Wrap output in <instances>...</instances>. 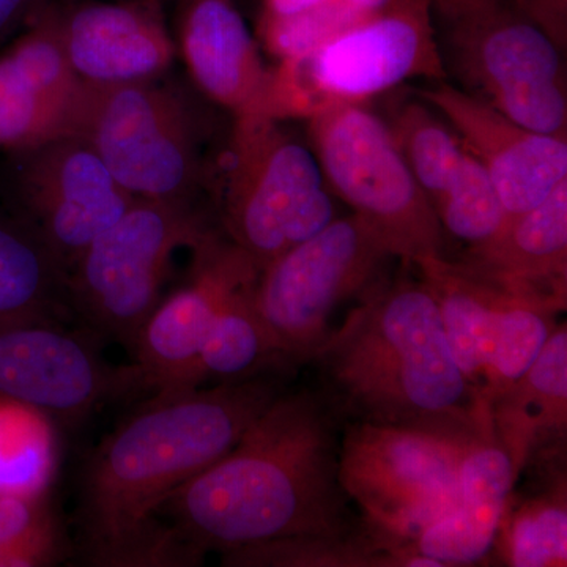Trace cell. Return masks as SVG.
<instances>
[{"label": "cell", "mask_w": 567, "mask_h": 567, "mask_svg": "<svg viewBox=\"0 0 567 567\" xmlns=\"http://www.w3.org/2000/svg\"><path fill=\"white\" fill-rule=\"evenodd\" d=\"M188 281L163 298L142 327L133 369L142 390L156 393L196 388V369L213 320L227 295L260 271L226 235H208L192 249Z\"/></svg>", "instance_id": "obj_15"}, {"label": "cell", "mask_w": 567, "mask_h": 567, "mask_svg": "<svg viewBox=\"0 0 567 567\" xmlns=\"http://www.w3.org/2000/svg\"><path fill=\"white\" fill-rule=\"evenodd\" d=\"M477 442L421 429L346 424L339 481L365 524L409 551L417 533L453 506L462 461Z\"/></svg>", "instance_id": "obj_10"}, {"label": "cell", "mask_w": 567, "mask_h": 567, "mask_svg": "<svg viewBox=\"0 0 567 567\" xmlns=\"http://www.w3.org/2000/svg\"><path fill=\"white\" fill-rule=\"evenodd\" d=\"M386 0H328L315 9L287 17H260L259 35L265 50L279 62L300 58L336 33L344 31Z\"/></svg>", "instance_id": "obj_30"}, {"label": "cell", "mask_w": 567, "mask_h": 567, "mask_svg": "<svg viewBox=\"0 0 567 567\" xmlns=\"http://www.w3.org/2000/svg\"><path fill=\"white\" fill-rule=\"evenodd\" d=\"M282 374L156 393L96 446L81 481L82 554L92 566L192 567L204 554L158 511L226 456L286 391Z\"/></svg>", "instance_id": "obj_1"}, {"label": "cell", "mask_w": 567, "mask_h": 567, "mask_svg": "<svg viewBox=\"0 0 567 567\" xmlns=\"http://www.w3.org/2000/svg\"><path fill=\"white\" fill-rule=\"evenodd\" d=\"M385 123L410 173L432 204L464 162V142L424 100L398 104Z\"/></svg>", "instance_id": "obj_27"}, {"label": "cell", "mask_w": 567, "mask_h": 567, "mask_svg": "<svg viewBox=\"0 0 567 567\" xmlns=\"http://www.w3.org/2000/svg\"><path fill=\"white\" fill-rule=\"evenodd\" d=\"M6 185L9 208L31 224L66 274L136 199L78 136L9 153Z\"/></svg>", "instance_id": "obj_13"}, {"label": "cell", "mask_w": 567, "mask_h": 567, "mask_svg": "<svg viewBox=\"0 0 567 567\" xmlns=\"http://www.w3.org/2000/svg\"><path fill=\"white\" fill-rule=\"evenodd\" d=\"M66 308L65 268L31 224L0 207V328L58 322Z\"/></svg>", "instance_id": "obj_23"}, {"label": "cell", "mask_w": 567, "mask_h": 567, "mask_svg": "<svg viewBox=\"0 0 567 567\" xmlns=\"http://www.w3.org/2000/svg\"><path fill=\"white\" fill-rule=\"evenodd\" d=\"M483 164L506 219L532 210L567 181V137L532 132L453 84L417 93Z\"/></svg>", "instance_id": "obj_17"}, {"label": "cell", "mask_w": 567, "mask_h": 567, "mask_svg": "<svg viewBox=\"0 0 567 567\" xmlns=\"http://www.w3.org/2000/svg\"><path fill=\"white\" fill-rule=\"evenodd\" d=\"M215 227L197 200L134 199L66 274V298L85 322L130 350L156 306L175 254Z\"/></svg>", "instance_id": "obj_7"}, {"label": "cell", "mask_w": 567, "mask_h": 567, "mask_svg": "<svg viewBox=\"0 0 567 567\" xmlns=\"http://www.w3.org/2000/svg\"><path fill=\"white\" fill-rule=\"evenodd\" d=\"M175 48L210 102L237 117L262 114L271 70L235 0H177Z\"/></svg>", "instance_id": "obj_19"}, {"label": "cell", "mask_w": 567, "mask_h": 567, "mask_svg": "<svg viewBox=\"0 0 567 567\" xmlns=\"http://www.w3.org/2000/svg\"><path fill=\"white\" fill-rule=\"evenodd\" d=\"M445 235L466 246L494 237L506 221V212L483 164L466 148L464 162L445 192L432 200Z\"/></svg>", "instance_id": "obj_29"}, {"label": "cell", "mask_w": 567, "mask_h": 567, "mask_svg": "<svg viewBox=\"0 0 567 567\" xmlns=\"http://www.w3.org/2000/svg\"><path fill=\"white\" fill-rule=\"evenodd\" d=\"M498 2H502V0H432L434 10H439L446 21L468 17V14L476 13V11L494 7Z\"/></svg>", "instance_id": "obj_33"}, {"label": "cell", "mask_w": 567, "mask_h": 567, "mask_svg": "<svg viewBox=\"0 0 567 567\" xmlns=\"http://www.w3.org/2000/svg\"><path fill=\"white\" fill-rule=\"evenodd\" d=\"M65 536L44 491L0 492V567L55 566Z\"/></svg>", "instance_id": "obj_28"}, {"label": "cell", "mask_w": 567, "mask_h": 567, "mask_svg": "<svg viewBox=\"0 0 567 567\" xmlns=\"http://www.w3.org/2000/svg\"><path fill=\"white\" fill-rule=\"evenodd\" d=\"M432 0H386L344 31L271 70L262 114L276 121L315 117L364 104L402 82L443 81Z\"/></svg>", "instance_id": "obj_4"}, {"label": "cell", "mask_w": 567, "mask_h": 567, "mask_svg": "<svg viewBox=\"0 0 567 567\" xmlns=\"http://www.w3.org/2000/svg\"><path fill=\"white\" fill-rule=\"evenodd\" d=\"M47 2L0 52V151L7 155L70 136L80 110L84 81L63 54Z\"/></svg>", "instance_id": "obj_18"}, {"label": "cell", "mask_w": 567, "mask_h": 567, "mask_svg": "<svg viewBox=\"0 0 567 567\" xmlns=\"http://www.w3.org/2000/svg\"><path fill=\"white\" fill-rule=\"evenodd\" d=\"M47 0H0V41L28 25Z\"/></svg>", "instance_id": "obj_32"}, {"label": "cell", "mask_w": 567, "mask_h": 567, "mask_svg": "<svg viewBox=\"0 0 567 567\" xmlns=\"http://www.w3.org/2000/svg\"><path fill=\"white\" fill-rule=\"evenodd\" d=\"M458 262L566 309L567 181L532 210L507 218L494 237L468 246Z\"/></svg>", "instance_id": "obj_22"}, {"label": "cell", "mask_w": 567, "mask_h": 567, "mask_svg": "<svg viewBox=\"0 0 567 567\" xmlns=\"http://www.w3.org/2000/svg\"><path fill=\"white\" fill-rule=\"evenodd\" d=\"M70 136L87 142L136 199L197 200L205 185L199 118L185 93L163 76L84 82Z\"/></svg>", "instance_id": "obj_6"}, {"label": "cell", "mask_w": 567, "mask_h": 567, "mask_svg": "<svg viewBox=\"0 0 567 567\" xmlns=\"http://www.w3.org/2000/svg\"><path fill=\"white\" fill-rule=\"evenodd\" d=\"M141 390L130 368L104 364L58 322L0 328V401L74 423L107 401Z\"/></svg>", "instance_id": "obj_14"}, {"label": "cell", "mask_w": 567, "mask_h": 567, "mask_svg": "<svg viewBox=\"0 0 567 567\" xmlns=\"http://www.w3.org/2000/svg\"><path fill=\"white\" fill-rule=\"evenodd\" d=\"M391 259L393 254L352 213L260 270L257 311L290 372L311 363L333 333L330 319L339 306L353 297L363 300L385 281Z\"/></svg>", "instance_id": "obj_9"}, {"label": "cell", "mask_w": 567, "mask_h": 567, "mask_svg": "<svg viewBox=\"0 0 567 567\" xmlns=\"http://www.w3.org/2000/svg\"><path fill=\"white\" fill-rule=\"evenodd\" d=\"M415 267L439 303L454 361L491 415L495 399L535 361L565 309L447 257Z\"/></svg>", "instance_id": "obj_11"}, {"label": "cell", "mask_w": 567, "mask_h": 567, "mask_svg": "<svg viewBox=\"0 0 567 567\" xmlns=\"http://www.w3.org/2000/svg\"><path fill=\"white\" fill-rule=\"evenodd\" d=\"M316 393L341 427L395 425L494 440L447 344L439 303L423 279L401 276L365 295L317 350Z\"/></svg>", "instance_id": "obj_3"}, {"label": "cell", "mask_w": 567, "mask_h": 567, "mask_svg": "<svg viewBox=\"0 0 567 567\" xmlns=\"http://www.w3.org/2000/svg\"><path fill=\"white\" fill-rule=\"evenodd\" d=\"M306 122L328 192L349 205L393 257L410 265L446 257L434 207L383 118L364 104H344Z\"/></svg>", "instance_id": "obj_8"}, {"label": "cell", "mask_w": 567, "mask_h": 567, "mask_svg": "<svg viewBox=\"0 0 567 567\" xmlns=\"http://www.w3.org/2000/svg\"><path fill=\"white\" fill-rule=\"evenodd\" d=\"M516 483L505 451L495 440H481L462 461L453 506L421 529L406 548L436 567L484 561L494 551L499 522Z\"/></svg>", "instance_id": "obj_20"}, {"label": "cell", "mask_w": 567, "mask_h": 567, "mask_svg": "<svg viewBox=\"0 0 567 567\" xmlns=\"http://www.w3.org/2000/svg\"><path fill=\"white\" fill-rule=\"evenodd\" d=\"M164 0L47 2L71 69L89 84L164 76L177 48L163 17Z\"/></svg>", "instance_id": "obj_16"}, {"label": "cell", "mask_w": 567, "mask_h": 567, "mask_svg": "<svg viewBox=\"0 0 567 567\" xmlns=\"http://www.w3.org/2000/svg\"><path fill=\"white\" fill-rule=\"evenodd\" d=\"M257 279L238 286L219 306L197 361V385L289 374L257 311Z\"/></svg>", "instance_id": "obj_25"}, {"label": "cell", "mask_w": 567, "mask_h": 567, "mask_svg": "<svg viewBox=\"0 0 567 567\" xmlns=\"http://www.w3.org/2000/svg\"><path fill=\"white\" fill-rule=\"evenodd\" d=\"M363 524L333 536H298L265 540L221 554L229 567H402L431 566L424 557L388 543Z\"/></svg>", "instance_id": "obj_26"}, {"label": "cell", "mask_w": 567, "mask_h": 567, "mask_svg": "<svg viewBox=\"0 0 567 567\" xmlns=\"http://www.w3.org/2000/svg\"><path fill=\"white\" fill-rule=\"evenodd\" d=\"M491 423L517 481L529 465L566 457V323L555 327L527 371L495 399Z\"/></svg>", "instance_id": "obj_21"}, {"label": "cell", "mask_w": 567, "mask_h": 567, "mask_svg": "<svg viewBox=\"0 0 567 567\" xmlns=\"http://www.w3.org/2000/svg\"><path fill=\"white\" fill-rule=\"evenodd\" d=\"M336 218L312 148L267 115L234 117L219 223L264 270Z\"/></svg>", "instance_id": "obj_5"}, {"label": "cell", "mask_w": 567, "mask_h": 567, "mask_svg": "<svg viewBox=\"0 0 567 567\" xmlns=\"http://www.w3.org/2000/svg\"><path fill=\"white\" fill-rule=\"evenodd\" d=\"M513 6L543 29L559 50L566 51L567 0H513Z\"/></svg>", "instance_id": "obj_31"}, {"label": "cell", "mask_w": 567, "mask_h": 567, "mask_svg": "<svg viewBox=\"0 0 567 567\" xmlns=\"http://www.w3.org/2000/svg\"><path fill=\"white\" fill-rule=\"evenodd\" d=\"M447 22L461 91L532 132L567 136L563 51L543 29L503 2Z\"/></svg>", "instance_id": "obj_12"}, {"label": "cell", "mask_w": 567, "mask_h": 567, "mask_svg": "<svg viewBox=\"0 0 567 567\" xmlns=\"http://www.w3.org/2000/svg\"><path fill=\"white\" fill-rule=\"evenodd\" d=\"M328 0H264L262 14L268 17H287V14L301 13L320 6Z\"/></svg>", "instance_id": "obj_34"}, {"label": "cell", "mask_w": 567, "mask_h": 567, "mask_svg": "<svg viewBox=\"0 0 567 567\" xmlns=\"http://www.w3.org/2000/svg\"><path fill=\"white\" fill-rule=\"evenodd\" d=\"M535 492L522 502L507 499L494 551L511 567L567 565L566 464L532 470Z\"/></svg>", "instance_id": "obj_24"}, {"label": "cell", "mask_w": 567, "mask_h": 567, "mask_svg": "<svg viewBox=\"0 0 567 567\" xmlns=\"http://www.w3.org/2000/svg\"><path fill=\"white\" fill-rule=\"evenodd\" d=\"M341 424L316 390L284 391L158 517L200 554L360 527L339 481Z\"/></svg>", "instance_id": "obj_2"}]
</instances>
